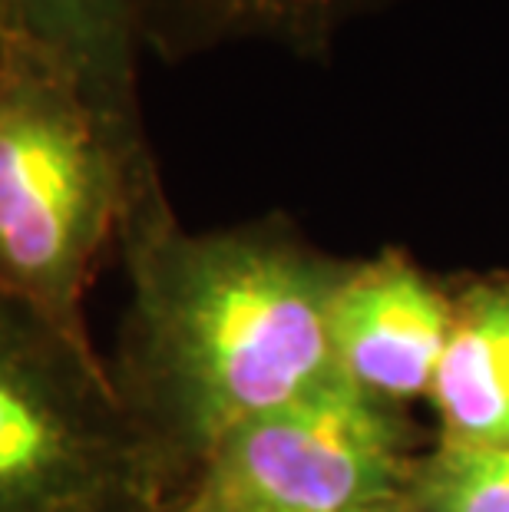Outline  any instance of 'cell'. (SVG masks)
Segmentation results:
<instances>
[{"mask_svg":"<svg viewBox=\"0 0 509 512\" xmlns=\"http://www.w3.org/2000/svg\"><path fill=\"white\" fill-rule=\"evenodd\" d=\"M361 512H410V503H394V506H377V509H361Z\"/></svg>","mask_w":509,"mask_h":512,"instance_id":"cell-10","label":"cell"},{"mask_svg":"<svg viewBox=\"0 0 509 512\" xmlns=\"http://www.w3.org/2000/svg\"><path fill=\"white\" fill-rule=\"evenodd\" d=\"M450 321L453 301L404 255L341 268L328 301L338 377L387 407L430 394Z\"/></svg>","mask_w":509,"mask_h":512,"instance_id":"cell-5","label":"cell"},{"mask_svg":"<svg viewBox=\"0 0 509 512\" xmlns=\"http://www.w3.org/2000/svg\"><path fill=\"white\" fill-rule=\"evenodd\" d=\"M156 179L53 53L0 34V291L93 347L86 291Z\"/></svg>","mask_w":509,"mask_h":512,"instance_id":"cell-2","label":"cell"},{"mask_svg":"<svg viewBox=\"0 0 509 512\" xmlns=\"http://www.w3.org/2000/svg\"><path fill=\"white\" fill-rule=\"evenodd\" d=\"M0 34L53 53L116 136L149 156L139 123V43L133 0H0Z\"/></svg>","mask_w":509,"mask_h":512,"instance_id":"cell-6","label":"cell"},{"mask_svg":"<svg viewBox=\"0 0 509 512\" xmlns=\"http://www.w3.org/2000/svg\"><path fill=\"white\" fill-rule=\"evenodd\" d=\"M394 4L400 0H133L139 43L169 63L235 43L328 57L341 30Z\"/></svg>","mask_w":509,"mask_h":512,"instance_id":"cell-7","label":"cell"},{"mask_svg":"<svg viewBox=\"0 0 509 512\" xmlns=\"http://www.w3.org/2000/svg\"><path fill=\"white\" fill-rule=\"evenodd\" d=\"M119 245L133 311L110 380L162 486H182L232 430L338 380L328 301L341 268L281 222L186 232L156 179L129 202Z\"/></svg>","mask_w":509,"mask_h":512,"instance_id":"cell-1","label":"cell"},{"mask_svg":"<svg viewBox=\"0 0 509 512\" xmlns=\"http://www.w3.org/2000/svg\"><path fill=\"white\" fill-rule=\"evenodd\" d=\"M430 397L443 420V440L509 443V278L480 281L453 301Z\"/></svg>","mask_w":509,"mask_h":512,"instance_id":"cell-8","label":"cell"},{"mask_svg":"<svg viewBox=\"0 0 509 512\" xmlns=\"http://www.w3.org/2000/svg\"><path fill=\"white\" fill-rule=\"evenodd\" d=\"M414 470L394 410L338 377L232 430L159 512H361L404 503Z\"/></svg>","mask_w":509,"mask_h":512,"instance_id":"cell-4","label":"cell"},{"mask_svg":"<svg viewBox=\"0 0 509 512\" xmlns=\"http://www.w3.org/2000/svg\"><path fill=\"white\" fill-rule=\"evenodd\" d=\"M162 493L93 347L0 291V512H159Z\"/></svg>","mask_w":509,"mask_h":512,"instance_id":"cell-3","label":"cell"},{"mask_svg":"<svg viewBox=\"0 0 509 512\" xmlns=\"http://www.w3.org/2000/svg\"><path fill=\"white\" fill-rule=\"evenodd\" d=\"M410 512H509V443L467 446L443 440L414 470Z\"/></svg>","mask_w":509,"mask_h":512,"instance_id":"cell-9","label":"cell"}]
</instances>
